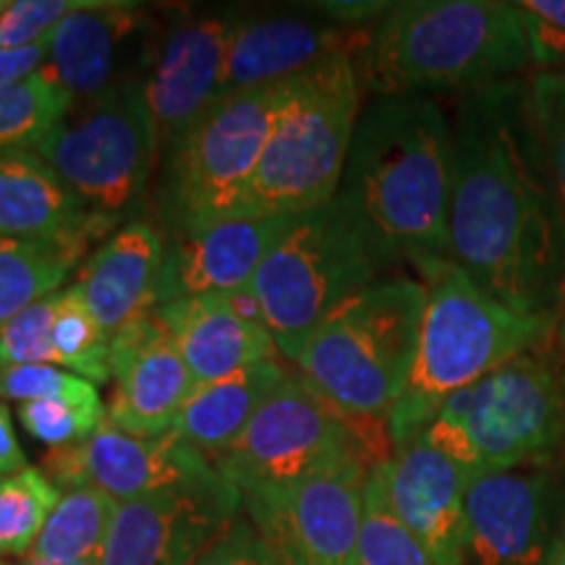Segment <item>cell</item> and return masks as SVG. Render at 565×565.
Masks as SVG:
<instances>
[{"instance_id": "6da1fadb", "label": "cell", "mask_w": 565, "mask_h": 565, "mask_svg": "<svg viewBox=\"0 0 565 565\" xmlns=\"http://www.w3.org/2000/svg\"><path fill=\"white\" fill-rule=\"evenodd\" d=\"M448 244L450 259L503 307L565 317V221L526 76L458 100Z\"/></svg>"}, {"instance_id": "7a4b0ae2", "label": "cell", "mask_w": 565, "mask_h": 565, "mask_svg": "<svg viewBox=\"0 0 565 565\" xmlns=\"http://www.w3.org/2000/svg\"><path fill=\"white\" fill-rule=\"evenodd\" d=\"M454 121L433 95H380L359 113L335 200L380 270L450 259Z\"/></svg>"}, {"instance_id": "3957f363", "label": "cell", "mask_w": 565, "mask_h": 565, "mask_svg": "<svg viewBox=\"0 0 565 565\" xmlns=\"http://www.w3.org/2000/svg\"><path fill=\"white\" fill-rule=\"evenodd\" d=\"M534 71L515 0H406L372 26L359 58L366 92H475Z\"/></svg>"}, {"instance_id": "277c9868", "label": "cell", "mask_w": 565, "mask_h": 565, "mask_svg": "<svg viewBox=\"0 0 565 565\" xmlns=\"http://www.w3.org/2000/svg\"><path fill=\"white\" fill-rule=\"evenodd\" d=\"M424 317L412 377L387 416L393 448L424 433L445 401L508 359L557 335L561 317L521 315L494 301L454 259H424Z\"/></svg>"}, {"instance_id": "5b68a950", "label": "cell", "mask_w": 565, "mask_h": 565, "mask_svg": "<svg viewBox=\"0 0 565 565\" xmlns=\"http://www.w3.org/2000/svg\"><path fill=\"white\" fill-rule=\"evenodd\" d=\"M424 301L422 280L374 278L324 317L296 372L351 422L387 427L412 377Z\"/></svg>"}, {"instance_id": "8992f818", "label": "cell", "mask_w": 565, "mask_h": 565, "mask_svg": "<svg viewBox=\"0 0 565 565\" xmlns=\"http://www.w3.org/2000/svg\"><path fill=\"white\" fill-rule=\"evenodd\" d=\"M419 437L471 475L553 461L565 450V356L557 335L450 395Z\"/></svg>"}, {"instance_id": "52a82bcc", "label": "cell", "mask_w": 565, "mask_h": 565, "mask_svg": "<svg viewBox=\"0 0 565 565\" xmlns=\"http://www.w3.org/2000/svg\"><path fill=\"white\" fill-rule=\"evenodd\" d=\"M356 55L286 79L273 134L233 217L299 215L333 202L362 113Z\"/></svg>"}, {"instance_id": "ba28073f", "label": "cell", "mask_w": 565, "mask_h": 565, "mask_svg": "<svg viewBox=\"0 0 565 565\" xmlns=\"http://www.w3.org/2000/svg\"><path fill=\"white\" fill-rule=\"evenodd\" d=\"M286 82L215 100L162 147L158 228L189 231L236 215L278 118Z\"/></svg>"}, {"instance_id": "9c48e42d", "label": "cell", "mask_w": 565, "mask_h": 565, "mask_svg": "<svg viewBox=\"0 0 565 565\" xmlns=\"http://www.w3.org/2000/svg\"><path fill=\"white\" fill-rule=\"evenodd\" d=\"M393 454L385 424L351 422L299 372H288L257 416L212 466L238 494L288 487L349 463L380 466Z\"/></svg>"}, {"instance_id": "30bf717a", "label": "cell", "mask_w": 565, "mask_h": 565, "mask_svg": "<svg viewBox=\"0 0 565 565\" xmlns=\"http://www.w3.org/2000/svg\"><path fill=\"white\" fill-rule=\"evenodd\" d=\"M160 134L141 76L71 108L38 152L95 221L116 233L139 221L160 160Z\"/></svg>"}, {"instance_id": "8fae6325", "label": "cell", "mask_w": 565, "mask_h": 565, "mask_svg": "<svg viewBox=\"0 0 565 565\" xmlns=\"http://www.w3.org/2000/svg\"><path fill=\"white\" fill-rule=\"evenodd\" d=\"M380 273L349 212L333 200L291 217L249 288L280 356L296 362L324 317Z\"/></svg>"}, {"instance_id": "7c38bea8", "label": "cell", "mask_w": 565, "mask_h": 565, "mask_svg": "<svg viewBox=\"0 0 565 565\" xmlns=\"http://www.w3.org/2000/svg\"><path fill=\"white\" fill-rule=\"evenodd\" d=\"M370 471L366 463H349L288 487L246 492L244 515L280 565H356Z\"/></svg>"}, {"instance_id": "4fadbf2b", "label": "cell", "mask_w": 565, "mask_h": 565, "mask_svg": "<svg viewBox=\"0 0 565 565\" xmlns=\"http://www.w3.org/2000/svg\"><path fill=\"white\" fill-rule=\"evenodd\" d=\"M40 471L61 492L97 487L116 503L217 477L210 458L175 433L139 437L124 433L108 419L89 440L47 448L40 458Z\"/></svg>"}, {"instance_id": "5bb4252c", "label": "cell", "mask_w": 565, "mask_h": 565, "mask_svg": "<svg viewBox=\"0 0 565 565\" xmlns=\"http://www.w3.org/2000/svg\"><path fill=\"white\" fill-rule=\"evenodd\" d=\"M550 463L477 471L466 487L461 565H542L563 521Z\"/></svg>"}, {"instance_id": "9a60e30c", "label": "cell", "mask_w": 565, "mask_h": 565, "mask_svg": "<svg viewBox=\"0 0 565 565\" xmlns=\"http://www.w3.org/2000/svg\"><path fill=\"white\" fill-rule=\"evenodd\" d=\"M242 494L217 475L118 503L100 565H194L242 513Z\"/></svg>"}, {"instance_id": "2e32d148", "label": "cell", "mask_w": 565, "mask_h": 565, "mask_svg": "<svg viewBox=\"0 0 565 565\" xmlns=\"http://www.w3.org/2000/svg\"><path fill=\"white\" fill-rule=\"evenodd\" d=\"M242 19V11L183 19L162 34L158 53L147 58L141 89L162 147L223 97L225 63Z\"/></svg>"}, {"instance_id": "e0dca14e", "label": "cell", "mask_w": 565, "mask_h": 565, "mask_svg": "<svg viewBox=\"0 0 565 565\" xmlns=\"http://www.w3.org/2000/svg\"><path fill=\"white\" fill-rule=\"evenodd\" d=\"M110 380L108 422L139 437L173 433L196 387L154 309L110 338Z\"/></svg>"}, {"instance_id": "ac0fdd59", "label": "cell", "mask_w": 565, "mask_h": 565, "mask_svg": "<svg viewBox=\"0 0 565 565\" xmlns=\"http://www.w3.org/2000/svg\"><path fill=\"white\" fill-rule=\"evenodd\" d=\"M294 215L228 217L189 231H168L158 307L207 294L249 288L259 265Z\"/></svg>"}, {"instance_id": "d6986e66", "label": "cell", "mask_w": 565, "mask_h": 565, "mask_svg": "<svg viewBox=\"0 0 565 565\" xmlns=\"http://www.w3.org/2000/svg\"><path fill=\"white\" fill-rule=\"evenodd\" d=\"M387 503L435 565H461L466 536V487L471 471L422 437L380 463Z\"/></svg>"}, {"instance_id": "ffe728a7", "label": "cell", "mask_w": 565, "mask_h": 565, "mask_svg": "<svg viewBox=\"0 0 565 565\" xmlns=\"http://www.w3.org/2000/svg\"><path fill=\"white\" fill-rule=\"evenodd\" d=\"M154 315L173 338L194 385L252 364L278 362L280 356L252 288L162 303L154 307Z\"/></svg>"}, {"instance_id": "44dd1931", "label": "cell", "mask_w": 565, "mask_h": 565, "mask_svg": "<svg viewBox=\"0 0 565 565\" xmlns=\"http://www.w3.org/2000/svg\"><path fill=\"white\" fill-rule=\"evenodd\" d=\"M372 42V30H353L320 17L265 13L246 17L231 42L223 74V95L265 84L286 82L335 55L362 58Z\"/></svg>"}, {"instance_id": "7402d4cb", "label": "cell", "mask_w": 565, "mask_h": 565, "mask_svg": "<svg viewBox=\"0 0 565 565\" xmlns=\"http://www.w3.org/2000/svg\"><path fill=\"white\" fill-rule=\"evenodd\" d=\"M0 236L51 244L89 257L113 231L89 215L61 175L34 150L0 152Z\"/></svg>"}, {"instance_id": "603a6c76", "label": "cell", "mask_w": 565, "mask_h": 565, "mask_svg": "<svg viewBox=\"0 0 565 565\" xmlns=\"http://www.w3.org/2000/svg\"><path fill=\"white\" fill-rule=\"evenodd\" d=\"M166 238L158 223L139 217L97 244L76 273L89 312L110 338L158 307Z\"/></svg>"}, {"instance_id": "cb8c5ba5", "label": "cell", "mask_w": 565, "mask_h": 565, "mask_svg": "<svg viewBox=\"0 0 565 565\" xmlns=\"http://www.w3.org/2000/svg\"><path fill=\"white\" fill-rule=\"evenodd\" d=\"M147 32V13L126 0H92L87 9L68 13L51 34L45 71L74 97L95 100L126 82L118 63L134 38Z\"/></svg>"}, {"instance_id": "d4e9b609", "label": "cell", "mask_w": 565, "mask_h": 565, "mask_svg": "<svg viewBox=\"0 0 565 565\" xmlns=\"http://www.w3.org/2000/svg\"><path fill=\"white\" fill-rule=\"evenodd\" d=\"M286 377L288 370L280 362H263L196 385L173 433L212 461L244 433Z\"/></svg>"}, {"instance_id": "484cf974", "label": "cell", "mask_w": 565, "mask_h": 565, "mask_svg": "<svg viewBox=\"0 0 565 565\" xmlns=\"http://www.w3.org/2000/svg\"><path fill=\"white\" fill-rule=\"evenodd\" d=\"M116 508V500L97 487L66 490L47 515L26 561L100 563Z\"/></svg>"}, {"instance_id": "4316f807", "label": "cell", "mask_w": 565, "mask_h": 565, "mask_svg": "<svg viewBox=\"0 0 565 565\" xmlns=\"http://www.w3.org/2000/svg\"><path fill=\"white\" fill-rule=\"evenodd\" d=\"M79 254L51 244H30L0 236V330L30 303L61 291L79 270Z\"/></svg>"}, {"instance_id": "83f0119b", "label": "cell", "mask_w": 565, "mask_h": 565, "mask_svg": "<svg viewBox=\"0 0 565 565\" xmlns=\"http://www.w3.org/2000/svg\"><path fill=\"white\" fill-rule=\"evenodd\" d=\"M74 108V97L45 68L0 89V152L38 150Z\"/></svg>"}, {"instance_id": "f1b7e54d", "label": "cell", "mask_w": 565, "mask_h": 565, "mask_svg": "<svg viewBox=\"0 0 565 565\" xmlns=\"http://www.w3.org/2000/svg\"><path fill=\"white\" fill-rule=\"evenodd\" d=\"M51 343L58 366L95 385L110 380V335L100 328L76 282L61 288L55 307Z\"/></svg>"}, {"instance_id": "f546056e", "label": "cell", "mask_w": 565, "mask_h": 565, "mask_svg": "<svg viewBox=\"0 0 565 565\" xmlns=\"http://www.w3.org/2000/svg\"><path fill=\"white\" fill-rule=\"evenodd\" d=\"M61 494L40 466L0 477V555L26 557Z\"/></svg>"}, {"instance_id": "4dcf8cb0", "label": "cell", "mask_w": 565, "mask_h": 565, "mask_svg": "<svg viewBox=\"0 0 565 565\" xmlns=\"http://www.w3.org/2000/svg\"><path fill=\"white\" fill-rule=\"evenodd\" d=\"M356 565H435L387 503L383 475L374 466L364 484V515Z\"/></svg>"}, {"instance_id": "1f68e13d", "label": "cell", "mask_w": 565, "mask_h": 565, "mask_svg": "<svg viewBox=\"0 0 565 565\" xmlns=\"http://www.w3.org/2000/svg\"><path fill=\"white\" fill-rule=\"evenodd\" d=\"M526 87L536 137L565 221V71H534L526 76Z\"/></svg>"}, {"instance_id": "d6a6232c", "label": "cell", "mask_w": 565, "mask_h": 565, "mask_svg": "<svg viewBox=\"0 0 565 565\" xmlns=\"http://www.w3.org/2000/svg\"><path fill=\"white\" fill-rule=\"evenodd\" d=\"M17 416L26 435L42 445H47V448H61V445L89 440L103 427L105 419H108V412H105L103 398H45L19 404Z\"/></svg>"}, {"instance_id": "836d02e7", "label": "cell", "mask_w": 565, "mask_h": 565, "mask_svg": "<svg viewBox=\"0 0 565 565\" xmlns=\"http://www.w3.org/2000/svg\"><path fill=\"white\" fill-rule=\"evenodd\" d=\"M55 307H58V291L30 303L26 309H21L0 330V366H58V359H55L51 343Z\"/></svg>"}, {"instance_id": "e575fe53", "label": "cell", "mask_w": 565, "mask_h": 565, "mask_svg": "<svg viewBox=\"0 0 565 565\" xmlns=\"http://www.w3.org/2000/svg\"><path fill=\"white\" fill-rule=\"evenodd\" d=\"M89 401L100 398L95 383L79 377V374L61 370V366L42 364H21V366H0V401Z\"/></svg>"}, {"instance_id": "d590c367", "label": "cell", "mask_w": 565, "mask_h": 565, "mask_svg": "<svg viewBox=\"0 0 565 565\" xmlns=\"http://www.w3.org/2000/svg\"><path fill=\"white\" fill-rule=\"evenodd\" d=\"M92 0H9L0 17V47H24L51 38L68 13L87 9Z\"/></svg>"}, {"instance_id": "8d00e7d4", "label": "cell", "mask_w": 565, "mask_h": 565, "mask_svg": "<svg viewBox=\"0 0 565 565\" xmlns=\"http://www.w3.org/2000/svg\"><path fill=\"white\" fill-rule=\"evenodd\" d=\"M515 3L526 24L534 71H561L565 63V0H515Z\"/></svg>"}, {"instance_id": "74e56055", "label": "cell", "mask_w": 565, "mask_h": 565, "mask_svg": "<svg viewBox=\"0 0 565 565\" xmlns=\"http://www.w3.org/2000/svg\"><path fill=\"white\" fill-rule=\"evenodd\" d=\"M194 565H280V561L242 511Z\"/></svg>"}, {"instance_id": "f35d334b", "label": "cell", "mask_w": 565, "mask_h": 565, "mask_svg": "<svg viewBox=\"0 0 565 565\" xmlns=\"http://www.w3.org/2000/svg\"><path fill=\"white\" fill-rule=\"evenodd\" d=\"M47 58H51V38L24 47H0V89L30 79L47 66Z\"/></svg>"}, {"instance_id": "ab89813d", "label": "cell", "mask_w": 565, "mask_h": 565, "mask_svg": "<svg viewBox=\"0 0 565 565\" xmlns=\"http://www.w3.org/2000/svg\"><path fill=\"white\" fill-rule=\"evenodd\" d=\"M309 9L335 21V24L353 26V30H372L393 9V3H380V0H328V3H312Z\"/></svg>"}, {"instance_id": "60d3db41", "label": "cell", "mask_w": 565, "mask_h": 565, "mask_svg": "<svg viewBox=\"0 0 565 565\" xmlns=\"http://www.w3.org/2000/svg\"><path fill=\"white\" fill-rule=\"evenodd\" d=\"M21 469H26L24 448H21L17 429H13L9 404L0 401V477L17 475Z\"/></svg>"}, {"instance_id": "b9f144b4", "label": "cell", "mask_w": 565, "mask_h": 565, "mask_svg": "<svg viewBox=\"0 0 565 565\" xmlns=\"http://www.w3.org/2000/svg\"><path fill=\"white\" fill-rule=\"evenodd\" d=\"M542 565H565V519H563L561 532H557L553 547H550V553Z\"/></svg>"}, {"instance_id": "7bdbcfd3", "label": "cell", "mask_w": 565, "mask_h": 565, "mask_svg": "<svg viewBox=\"0 0 565 565\" xmlns=\"http://www.w3.org/2000/svg\"><path fill=\"white\" fill-rule=\"evenodd\" d=\"M21 565H100V563H51V561H24Z\"/></svg>"}, {"instance_id": "ee69618b", "label": "cell", "mask_w": 565, "mask_h": 565, "mask_svg": "<svg viewBox=\"0 0 565 565\" xmlns=\"http://www.w3.org/2000/svg\"><path fill=\"white\" fill-rule=\"evenodd\" d=\"M557 343H561L563 356H565V317L561 320V328H557Z\"/></svg>"}, {"instance_id": "f6af8a7d", "label": "cell", "mask_w": 565, "mask_h": 565, "mask_svg": "<svg viewBox=\"0 0 565 565\" xmlns=\"http://www.w3.org/2000/svg\"><path fill=\"white\" fill-rule=\"evenodd\" d=\"M6 9H9V0H0V17H3Z\"/></svg>"}, {"instance_id": "bcb514c9", "label": "cell", "mask_w": 565, "mask_h": 565, "mask_svg": "<svg viewBox=\"0 0 565 565\" xmlns=\"http://www.w3.org/2000/svg\"><path fill=\"white\" fill-rule=\"evenodd\" d=\"M0 565H11L9 561H3V557H0Z\"/></svg>"}, {"instance_id": "7dc6e473", "label": "cell", "mask_w": 565, "mask_h": 565, "mask_svg": "<svg viewBox=\"0 0 565 565\" xmlns=\"http://www.w3.org/2000/svg\"><path fill=\"white\" fill-rule=\"evenodd\" d=\"M561 71H565V63H563V68H561Z\"/></svg>"}]
</instances>
